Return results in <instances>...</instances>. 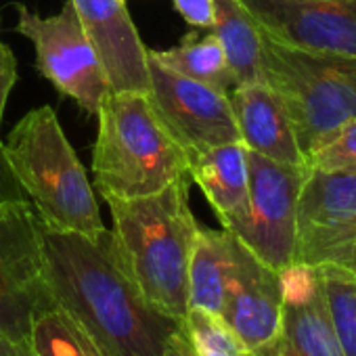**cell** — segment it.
Returning <instances> with one entry per match:
<instances>
[{"label":"cell","instance_id":"6da1fadb","mask_svg":"<svg viewBox=\"0 0 356 356\" xmlns=\"http://www.w3.org/2000/svg\"><path fill=\"white\" fill-rule=\"evenodd\" d=\"M40 237L53 302L107 356H163L181 323L145 300L122 264L111 231L86 237L40 225Z\"/></svg>","mask_w":356,"mask_h":356},{"label":"cell","instance_id":"7a4b0ae2","mask_svg":"<svg viewBox=\"0 0 356 356\" xmlns=\"http://www.w3.org/2000/svg\"><path fill=\"white\" fill-rule=\"evenodd\" d=\"M122 264L165 316L181 323L189 310V262L200 225L189 206V178L136 200H105Z\"/></svg>","mask_w":356,"mask_h":356},{"label":"cell","instance_id":"3957f363","mask_svg":"<svg viewBox=\"0 0 356 356\" xmlns=\"http://www.w3.org/2000/svg\"><path fill=\"white\" fill-rule=\"evenodd\" d=\"M97 115L92 174L103 200L147 197L189 178L187 153L170 136L147 92L109 90Z\"/></svg>","mask_w":356,"mask_h":356},{"label":"cell","instance_id":"277c9868","mask_svg":"<svg viewBox=\"0 0 356 356\" xmlns=\"http://www.w3.org/2000/svg\"><path fill=\"white\" fill-rule=\"evenodd\" d=\"M5 157L42 227L86 237L105 231L95 189L53 107L32 109L11 130Z\"/></svg>","mask_w":356,"mask_h":356},{"label":"cell","instance_id":"5b68a950","mask_svg":"<svg viewBox=\"0 0 356 356\" xmlns=\"http://www.w3.org/2000/svg\"><path fill=\"white\" fill-rule=\"evenodd\" d=\"M266 84L281 97L304 159L356 118V59L306 53L262 34Z\"/></svg>","mask_w":356,"mask_h":356},{"label":"cell","instance_id":"8992f818","mask_svg":"<svg viewBox=\"0 0 356 356\" xmlns=\"http://www.w3.org/2000/svg\"><path fill=\"white\" fill-rule=\"evenodd\" d=\"M17 32L36 49L38 72L84 111L99 113L111 90L97 49L86 34L74 5L67 3L57 15L40 17L26 5H17Z\"/></svg>","mask_w":356,"mask_h":356},{"label":"cell","instance_id":"52a82bcc","mask_svg":"<svg viewBox=\"0 0 356 356\" xmlns=\"http://www.w3.org/2000/svg\"><path fill=\"white\" fill-rule=\"evenodd\" d=\"M51 302L40 220L32 204L0 202V333L28 341L34 314Z\"/></svg>","mask_w":356,"mask_h":356},{"label":"cell","instance_id":"ba28073f","mask_svg":"<svg viewBox=\"0 0 356 356\" xmlns=\"http://www.w3.org/2000/svg\"><path fill=\"white\" fill-rule=\"evenodd\" d=\"M248 212L229 233L264 264L283 270L296 262L298 200L308 168L285 165L254 151H248Z\"/></svg>","mask_w":356,"mask_h":356},{"label":"cell","instance_id":"9c48e42d","mask_svg":"<svg viewBox=\"0 0 356 356\" xmlns=\"http://www.w3.org/2000/svg\"><path fill=\"white\" fill-rule=\"evenodd\" d=\"M147 70L149 101L170 136L187 155L239 140L227 92L168 70L151 51H147Z\"/></svg>","mask_w":356,"mask_h":356},{"label":"cell","instance_id":"30bf717a","mask_svg":"<svg viewBox=\"0 0 356 356\" xmlns=\"http://www.w3.org/2000/svg\"><path fill=\"white\" fill-rule=\"evenodd\" d=\"M260 32L289 49L356 59V0H239Z\"/></svg>","mask_w":356,"mask_h":356},{"label":"cell","instance_id":"8fae6325","mask_svg":"<svg viewBox=\"0 0 356 356\" xmlns=\"http://www.w3.org/2000/svg\"><path fill=\"white\" fill-rule=\"evenodd\" d=\"M220 314L245 346L248 356L273 354L283 327L281 270L256 258L235 235L233 268Z\"/></svg>","mask_w":356,"mask_h":356},{"label":"cell","instance_id":"7c38bea8","mask_svg":"<svg viewBox=\"0 0 356 356\" xmlns=\"http://www.w3.org/2000/svg\"><path fill=\"white\" fill-rule=\"evenodd\" d=\"M354 227L356 168L339 172L308 170L298 200L296 262L323 264Z\"/></svg>","mask_w":356,"mask_h":356},{"label":"cell","instance_id":"4fadbf2b","mask_svg":"<svg viewBox=\"0 0 356 356\" xmlns=\"http://www.w3.org/2000/svg\"><path fill=\"white\" fill-rule=\"evenodd\" d=\"M283 327L270 356H346L318 266L296 262L281 270Z\"/></svg>","mask_w":356,"mask_h":356},{"label":"cell","instance_id":"5bb4252c","mask_svg":"<svg viewBox=\"0 0 356 356\" xmlns=\"http://www.w3.org/2000/svg\"><path fill=\"white\" fill-rule=\"evenodd\" d=\"M90 36L111 90H149L147 47L124 0H70Z\"/></svg>","mask_w":356,"mask_h":356},{"label":"cell","instance_id":"9a60e30c","mask_svg":"<svg viewBox=\"0 0 356 356\" xmlns=\"http://www.w3.org/2000/svg\"><path fill=\"white\" fill-rule=\"evenodd\" d=\"M229 103L239 130V140L262 157L306 168L289 113L268 84H241L229 92Z\"/></svg>","mask_w":356,"mask_h":356},{"label":"cell","instance_id":"2e32d148","mask_svg":"<svg viewBox=\"0 0 356 356\" xmlns=\"http://www.w3.org/2000/svg\"><path fill=\"white\" fill-rule=\"evenodd\" d=\"M187 168L222 229L235 227L245 216L250 202L248 147L235 140L191 153L187 155Z\"/></svg>","mask_w":356,"mask_h":356},{"label":"cell","instance_id":"e0dca14e","mask_svg":"<svg viewBox=\"0 0 356 356\" xmlns=\"http://www.w3.org/2000/svg\"><path fill=\"white\" fill-rule=\"evenodd\" d=\"M233 268V235L200 227L189 262V308L220 314Z\"/></svg>","mask_w":356,"mask_h":356},{"label":"cell","instance_id":"ac0fdd59","mask_svg":"<svg viewBox=\"0 0 356 356\" xmlns=\"http://www.w3.org/2000/svg\"><path fill=\"white\" fill-rule=\"evenodd\" d=\"M237 86L266 84L262 65V32L239 0H214L212 28Z\"/></svg>","mask_w":356,"mask_h":356},{"label":"cell","instance_id":"d6986e66","mask_svg":"<svg viewBox=\"0 0 356 356\" xmlns=\"http://www.w3.org/2000/svg\"><path fill=\"white\" fill-rule=\"evenodd\" d=\"M153 57L168 70L181 74L189 80L212 86L220 92H231L237 82L229 67L227 55L214 36L210 34H187L181 42L165 51H151Z\"/></svg>","mask_w":356,"mask_h":356},{"label":"cell","instance_id":"ffe728a7","mask_svg":"<svg viewBox=\"0 0 356 356\" xmlns=\"http://www.w3.org/2000/svg\"><path fill=\"white\" fill-rule=\"evenodd\" d=\"M28 346L34 356H107L55 302L42 306L34 314Z\"/></svg>","mask_w":356,"mask_h":356},{"label":"cell","instance_id":"44dd1931","mask_svg":"<svg viewBox=\"0 0 356 356\" xmlns=\"http://www.w3.org/2000/svg\"><path fill=\"white\" fill-rule=\"evenodd\" d=\"M327 306L346 356H356V275L339 264H316Z\"/></svg>","mask_w":356,"mask_h":356},{"label":"cell","instance_id":"7402d4cb","mask_svg":"<svg viewBox=\"0 0 356 356\" xmlns=\"http://www.w3.org/2000/svg\"><path fill=\"white\" fill-rule=\"evenodd\" d=\"M181 333L195 356H248L245 346L222 314L189 308L181 321Z\"/></svg>","mask_w":356,"mask_h":356},{"label":"cell","instance_id":"603a6c76","mask_svg":"<svg viewBox=\"0 0 356 356\" xmlns=\"http://www.w3.org/2000/svg\"><path fill=\"white\" fill-rule=\"evenodd\" d=\"M306 168L318 172H339L356 168V118L331 132L306 157Z\"/></svg>","mask_w":356,"mask_h":356},{"label":"cell","instance_id":"cb8c5ba5","mask_svg":"<svg viewBox=\"0 0 356 356\" xmlns=\"http://www.w3.org/2000/svg\"><path fill=\"white\" fill-rule=\"evenodd\" d=\"M174 9L181 13V17L202 30H210L214 22V0H172Z\"/></svg>","mask_w":356,"mask_h":356},{"label":"cell","instance_id":"d4e9b609","mask_svg":"<svg viewBox=\"0 0 356 356\" xmlns=\"http://www.w3.org/2000/svg\"><path fill=\"white\" fill-rule=\"evenodd\" d=\"M15 82H17V59L13 51L9 49V44L0 40V124H3L7 99Z\"/></svg>","mask_w":356,"mask_h":356},{"label":"cell","instance_id":"484cf974","mask_svg":"<svg viewBox=\"0 0 356 356\" xmlns=\"http://www.w3.org/2000/svg\"><path fill=\"white\" fill-rule=\"evenodd\" d=\"M13 200H26L22 187L17 185L15 176L7 163L5 157V143L0 140V202H13Z\"/></svg>","mask_w":356,"mask_h":356},{"label":"cell","instance_id":"4316f807","mask_svg":"<svg viewBox=\"0 0 356 356\" xmlns=\"http://www.w3.org/2000/svg\"><path fill=\"white\" fill-rule=\"evenodd\" d=\"M325 262H331V264H339L343 268H348L350 273L356 275V227L354 231L329 254V258ZM323 262V264H325Z\"/></svg>","mask_w":356,"mask_h":356},{"label":"cell","instance_id":"83f0119b","mask_svg":"<svg viewBox=\"0 0 356 356\" xmlns=\"http://www.w3.org/2000/svg\"><path fill=\"white\" fill-rule=\"evenodd\" d=\"M163 356H195L189 348V343L185 341L183 333H181V327H178V331L168 339L165 343V350H163Z\"/></svg>","mask_w":356,"mask_h":356},{"label":"cell","instance_id":"f1b7e54d","mask_svg":"<svg viewBox=\"0 0 356 356\" xmlns=\"http://www.w3.org/2000/svg\"><path fill=\"white\" fill-rule=\"evenodd\" d=\"M0 356H34L28 341H13L0 333Z\"/></svg>","mask_w":356,"mask_h":356}]
</instances>
